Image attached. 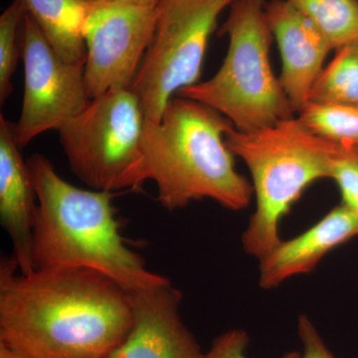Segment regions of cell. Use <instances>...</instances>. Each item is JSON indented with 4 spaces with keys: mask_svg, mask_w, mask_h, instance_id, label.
I'll return each mask as SVG.
<instances>
[{
    "mask_svg": "<svg viewBox=\"0 0 358 358\" xmlns=\"http://www.w3.org/2000/svg\"><path fill=\"white\" fill-rule=\"evenodd\" d=\"M320 30L333 50L358 40V0H287Z\"/></svg>",
    "mask_w": 358,
    "mask_h": 358,
    "instance_id": "16",
    "label": "cell"
},
{
    "mask_svg": "<svg viewBox=\"0 0 358 358\" xmlns=\"http://www.w3.org/2000/svg\"><path fill=\"white\" fill-rule=\"evenodd\" d=\"M24 96L14 138L24 148L45 131H57L81 114L91 99L84 79L85 65L72 64L58 55L29 13L23 23Z\"/></svg>",
    "mask_w": 358,
    "mask_h": 358,
    "instance_id": "8",
    "label": "cell"
},
{
    "mask_svg": "<svg viewBox=\"0 0 358 358\" xmlns=\"http://www.w3.org/2000/svg\"><path fill=\"white\" fill-rule=\"evenodd\" d=\"M230 120L204 103L173 96L157 124L145 122L143 154L147 180L169 211L208 199L229 210H243L253 185L235 169L225 143Z\"/></svg>",
    "mask_w": 358,
    "mask_h": 358,
    "instance_id": "3",
    "label": "cell"
},
{
    "mask_svg": "<svg viewBox=\"0 0 358 358\" xmlns=\"http://www.w3.org/2000/svg\"><path fill=\"white\" fill-rule=\"evenodd\" d=\"M299 121L310 133L336 143H358V109L308 103Z\"/></svg>",
    "mask_w": 358,
    "mask_h": 358,
    "instance_id": "17",
    "label": "cell"
},
{
    "mask_svg": "<svg viewBox=\"0 0 358 358\" xmlns=\"http://www.w3.org/2000/svg\"><path fill=\"white\" fill-rule=\"evenodd\" d=\"M266 18L282 58L279 77L294 113L308 103L310 89L333 50L324 35L287 0L266 2Z\"/></svg>",
    "mask_w": 358,
    "mask_h": 358,
    "instance_id": "11",
    "label": "cell"
},
{
    "mask_svg": "<svg viewBox=\"0 0 358 358\" xmlns=\"http://www.w3.org/2000/svg\"><path fill=\"white\" fill-rule=\"evenodd\" d=\"M20 148L13 124L0 115V220L10 238L20 274L27 275L35 270L33 229L37 199Z\"/></svg>",
    "mask_w": 358,
    "mask_h": 358,
    "instance_id": "13",
    "label": "cell"
},
{
    "mask_svg": "<svg viewBox=\"0 0 358 358\" xmlns=\"http://www.w3.org/2000/svg\"><path fill=\"white\" fill-rule=\"evenodd\" d=\"M145 117L133 90H110L57 129L71 171L94 190L141 189Z\"/></svg>",
    "mask_w": 358,
    "mask_h": 358,
    "instance_id": "6",
    "label": "cell"
},
{
    "mask_svg": "<svg viewBox=\"0 0 358 358\" xmlns=\"http://www.w3.org/2000/svg\"><path fill=\"white\" fill-rule=\"evenodd\" d=\"M26 162L37 199L33 229L35 268H91L128 291L169 281L150 272L124 242L112 204L114 193L71 185L44 155H33Z\"/></svg>",
    "mask_w": 358,
    "mask_h": 358,
    "instance_id": "2",
    "label": "cell"
},
{
    "mask_svg": "<svg viewBox=\"0 0 358 358\" xmlns=\"http://www.w3.org/2000/svg\"><path fill=\"white\" fill-rule=\"evenodd\" d=\"M298 333L303 348V355L298 358H334L307 315L299 317Z\"/></svg>",
    "mask_w": 358,
    "mask_h": 358,
    "instance_id": "21",
    "label": "cell"
},
{
    "mask_svg": "<svg viewBox=\"0 0 358 358\" xmlns=\"http://www.w3.org/2000/svg\"><path fill=\"white\" fill-rule=\"evenodd\" d=\"M235 0H159L154 34L131 89L145 122L157 124L167 103L201 75L219 15Z\"/></svg>",
    "mask_w": 358,
    "mask_h": 358,
    "instance_id": "7",
    "label": "cell"
},
{
    "mask_svg": "<svg viewBox=\"0 0 358 358\" xmlns=\"http://www.w3.org/2000/svg\"><path fill=\"white\" fill-rule=\"evenodd\" d=\"M248 345L249 336L244 329H231L214 339L204 358H247ZM300 355L301 353L293 352L287 353L282 358H298Z\"/></svg>",
    "mask_w": 358,
    "mask_h": 358,
    "instance_id": "20",
    "label": "cell"
},
{
    "mask_svg": "<svg viewBox=\"0 0 358 358\" xmlns=\"http://www.w3.org/2000/svg\"><path fill=\"white\" fill-rule=\"evenodd\" d=\"M265 6L266 0H235L221 29L229 48L220 69L176 94L217 110L240 131L268 128L296 114L271 67L274 36Z\"/></svg>",
    "mask_w": 358,
    "mask_h": 358,
    "instance_id": "5",
    "label": "cell"
},
{
    "mask_svg": "<svg viewBox=\"0 0 358 358\" xmlns=\"http://www.w3.org/2000/svg\"><path fill=\"white\" fill-rule=\"evenodd\" d=\"M0 358H26L20 355V352H15L13 348L0 343Z\"/></svg>",
    "mask_w": 358,
    "mask_h": 358,
    "instance_id": "23",
    "label": "cell"
},
{
    "mask_svg": "<svg viewBox=\"0 0 358 358\" xmlns=\"http://www.w3.org/2000/svg\"><path fill=\"white\" fill-rule=\"evenodd\" d=\"M133 324L108 358H204L196 339L179 313L182 294L167 281L129 291Z\"/></svg>",
    "mask_w": 358,
    "mask_h": 358,
    "instance_id": "10",
    "label": "cell"
},
{
    "mask_svg": "<svg viewBox=\"0 0 358 358\" xmlns=\"http://www.w3.org/2000/svg\"><path fill=\"white\" fill-rule=\"evenodd\" d=\"M60 57L85 65V27L92 3L87 0H21Z\"/></svg>",
    "mask_w": 358,
    "mask_h": 358,
    "instance_id": "14",
    "label": "cell"
},
{
    "mask_svg": "<svg viewBox=\"0 0 358 358\" xmlns=\"http://www.w3.org/2000/svg\"><path fill=\"white\" fill-rule=\"evenodd\" d=\"M155 8L92 3L86 27L84 79L91 100L110 90L129 89L154 34Z\"/></svg>",
    "mask_w": 358,
    "mask_h": 358,
    "instance_id": "9",
    "label": "cell"
},
{
    "mask_svg": "<svg viewBox=\"0 0 358 358\" xmlns=\"http://www.w3.org/2000/svg\"><path fill=\"white\" fill-rule=\"evenodd\" d=\"M233 155L248 167L256 209L242 235L244 251L260 260L282 241L280 223L306 188L329 178L336 143L315 136L296 117L268 128L225 134Z\"/></svg>",
    "mask_w": 358,
    "mask_h": 358,
    "instance_id": "4",
    "label": "cell"
},
{
    "mask_svg": "<svg viewBox=\"0 0 358 358\" xmlns=\"http://www.w3.org/2000/svg\"><path fill=\"white\" fill-rule=\"evenodd\" d=\"M27 10L21 0H14L0 16V103L13 92V77L22 56L23 23Z\"/></svg>",
    "mask_w": 358,
    "mask_h": 358,
    "instance_id": "18",
    "label": "cell"
},
{
    "mask_svg": "<svg viewBox=\"0 0 358 358\" xmlns=\"http://www.w3.org/2000/svg\"><path fill=\"white\" fill-rule=\"evenodd\" d=\"M90 3H103V2H127V3L138 4V6L157 7L159 0H87Z\"/></svg>",
    "mask_w": 358,
    "mask_h": 358,
    "instance_id": "22",
    "label": "cell"
},
{
    "mask_svg": "<svg viewBox=\"0 0 358 358\" xmlns=\"http://www.w3.org/2000/svg\"><path fill=\"white\" fill-rule=\"evenodd\" d=\"M0 268V343L26 358H108L133 324L131 294L86 268Z\"/></svg>",
    "mask_w": 358,
    "mask_h": 358,
    "instance_id": "1",
    "label": "cell"
},
{
    "mask_svg": "<svg viewBox=\"0 0 358 358\" xmlns=\"http://www.w3.org/2000/svg\"><path fill=\"white\" fill-rule=\"evenodd\" d=\"M329 178L338 186L341 203L358 213V143H336Z\"/></svg>",
    "mask_w": 358,
    "mask_h": 358,
    "instance_id": "19",
    "label": "cell"
},
{
    "mask_svg": "<svg viewBox=\"0 0 358 358\" xmlns=\"http://www.w3.org/2000/svg\"><path fill=\"white\" fill-rule=\"evenodd\" d=\"M358 237V213L341 203L299 236L280 242L259 260V286L278 288L282 282L315 270L331 250Z\"/></svg>",
    "mask_w": 358,
    "mask_h": 358,
    "instance_id": "12",
    "label": "cell"
},
{
    "mask_svg": "<svg viewBox=\"0 0 358 358\" xmlns=\"http://www.w3.org/2000/svg\"><path fill=\"white\" fill-rule=\"evenodd\" d=\"M308 103L358 109V40L336 49L313 85Z\"/></svg>",
    "mask_w": 358,
    "mask_h": 358,
    "instance_id": "15",
    "label": "cell"
}]
</instances>
